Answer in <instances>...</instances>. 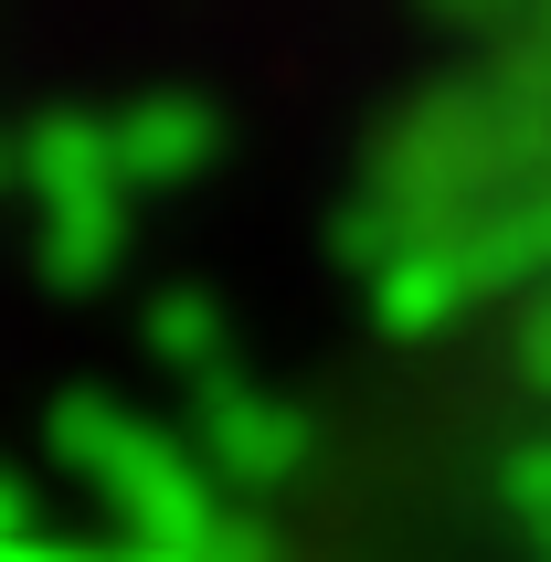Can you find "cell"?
<instances>
[{
    "instance_id": "cell-1",
    "label": "cell",
    "mask_w": 551,
    "mask_h": 562,
    "mask_svg": "<svg viewBox=\"0 0 551 562\" xmlns=\"http://www.w3.org/2000/svg\"><path fill=\"white\" fill-rule=\"evenodd\" d=\"M64 457L117 499V520H138V531L159 541V552H181V541H213V499H202V477L170 457V436H149V425H127V414L106 404H64Z\"/></svg>"
},
{
    "instance_id": "cell-2",
    "label": "cell",
    "mask_w": 551,
    "mask_h": 562,
    "mask_svg": "<svg viewBox=\"0 0 551 562\" xmlns=\"http://www.w3.org/2000/svg\"><path fill=\"white\" fill-rule=\"evenodd\" d=\"M202 436H213V457L234 477H276L297 468V414H276L266 393H245V382H213V404H202Z\"/></svg>"
},
{
    "instance_id": "cell-3",
    "label": "cell",
    "mask_w": 551,
    "mask_h": 562,
    "mask_svg": "<svg viewBox=\"0 0 551 562\" xmlns=\"http://www.w3.org/2000/svg\"><path fill=\"white\" fill-rule=\"evenodd\" d=\"M117 159H127V181H191L213 159V117L191 95H149L138 117H117Z\"/></svg>"
},
{
    "instance_id": "cell-4",
    "label": "cell",
    "mask_w": 551,
    "mask_h": 562,
    "mask_svg": "<svg viewBox=\"0 0 551 562\" xmlns=\"http://www.w3.org/2000/svg\"><path fill=\"white\" fill-rule=\"evenodd\" d=\"M0 562H86V552H54V541H22V531H0ZM159 562V552H149Z\"/></svg>"
}]
</instances>
